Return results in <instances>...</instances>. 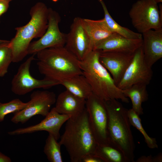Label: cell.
Instances as JSON below:
<instances>
[{
  "instance_id": "1",
  "label": "cell",
  "mask_w": 162,
  "mask_h": 162,
  "mask_svg": "<svg viewBox=\"0 0 162 162\" xmlns=\"http://www.w3.org/2000/svg\"><path fill=\"white\" fill-rule=\"evenodd\" d=\"M59 143L65 148L71 162H81L83 158L94 153L98 144L90 126L86 109L66 122Z\"/></svg>"
},
{
  "instance_id": "2",
  "label": "cell",
  "mask_w": 162,
  "mask_h": 162,
  "mask_svg": "<svg viewBox=\"0 0 162 162\" xmlns=\"http://www.w3.org/2000/svg\"><path fill=\"white\" fill-rule=\"evenodd\" d=\"M37 63L44 78L58 82L82 72L80 61L64 46L46 49L38 52Z\"/></svg>"
},
{
  "instance_id": "3",
  "label": "cell",
  "mask_w": 162,
  "mask_h": 162,
  "mask_svg": "<svg viewBox=\"0 0 162 162\" xmlns=\"http://www.w3.org/2000/svg\"><path fill=\"white\" fill-rule=\"evenodd\" d=\"M99 51H92L79 65L82 74L90 86L93 93L104 101L120 100L128 103L129 100L116 84L110 73L99 60Z\"/></svg>"
},
{
  "instance_id": "4",
  "label": "cell",
  "mask_w": 162,
  "mask_h": 162,
  "mask_svg": "<svg viewBox=\"0 0 162 162\" xmlns=\"http://www.w3.org/2000/svg\"><path fill=\"white\" fill-rule=\"evenodd\" d=\"M108 114L110 143L124 153L129 162H134L135 145L128 118V110L115 99L104 101Z\"/></svg>"
},
{
  "instance_id": "5",
  "label": "cell",
  "mask_w": 162,
  "mask_h": 162,
  "mask_svg": "<svg viewBox=\"0 0 162 162\" xmlns=\"http://www.w3.org/2000/svg\"><path fill=\"white\" fill-rule=\"evenodd\" d=\"M49 8L42 2L36 3L31 8V18L26 25L16 27V34L9 42L13 54V62L22 61L28 55L32 40L40 38L46 32L48 26Z\"/></svg>"
},
{
  "instance_id": "6",
  "label": "cell",
  "mask_w": 162,
  "mask_h": 162,
  "mask_svg": "<svg viewBox=\"0 0 162 162\" xmlns=\"http://www.w3.org/2000/svg\"><path fill=\"white\" fill-rule=\"evenodd\" d=\"M157 4L155 0H138L133 4L129 16L138 33L162 28V18Z\"/></svg>"
},
{
  "instance_id": "7",
  "label": "cell",
  "mask_w": 162,
  "mask_h": 162,
  "mask_svg": "<svg viewBox=\"0 0 162 162\" xmlns=\"http://www.w3.org/2000/svg\"><path fill=\"white\" fill-rule=\"evenodd\" d=\"M89 124L98 145L110 143L108 114L104 101L92 92L86 100Z\"/></svg>"
},
{
  "instance_id": "8",
  "label": "cell",
  "mask_w": 162,
  "mask_h": 162,
  "mask_svg": "<svg viewBox=\"0 0 162 162\" xmlns=\"http://www.w3.org/2000/svg\"><path fill=\"white\" fill-rule=\"evenodd\" d=\"M34 55L29 57L20 65L13 77L11 89L16 94L23 95L36 89L47 88L60 84L58 82L45 78L38 80L31 75L30 69L32 62L34 59Z\"/></svg>"
},
{
  "instance_id": "9",
  "label": "cell",
  "mask_w": 162,
  "mask_h": 162,
  "mask_svg": "<svg viewBox=\"0 0 162 162\" xmlns=\"http://www.w3.org/2000/svg\"><path fill=\"white\" fill-rule=\"evenodd\" d=\"M56 100V94L53 92L47 90L34 91L31 94L30 100L27 102L26 106L14 113L11 121L15 124H24L36 115L45 117L55 103Z\"/></svg>"
},
{
  "instance_id": "10",
  "label": "cell",
  "mask_w": 162,
  "mask_h": 162,
  "mask_svg": "<svg viewBox=\"0 0 162 162\" xmlns=\"http://www.w3.org/2000/svg\"><path fill=\"white\" fill-rule=\"evenodd\" d=\"M61 21L59 14L51 8H49L48 26L44 34L38 40L31 42L28 55L36 54L43 50L64 46L66 34L61 32L59 24Z\"/></svg>"
},
{
  "instance_id": "11",
  "label": "cell",
  "mask_w": 162,
  "mask_h": 162,
  "mask_svg": "<svg viewBox=\"0 0 162 162\" xmlns=\"http://www.w3.org/2000/svg\"><path fill=\"white\" fill-rule=\"evenodd\" d=\"M152 75V67L147 64L144 59L141 46L134 52L131 62L117 86L122 90L136 84L147 86L150 83Z\"/></svg>"
},
{
  "instance_id": "12",
  "label": "cell",
  "mask_w": 162,
  "mask_h": 162,
  "mask_svg": "<svg viewBox=\"0 0 162 162\" xmlns=\"http://www.w3.org/2000/svg\"><path fill=\"white\" fill-rule=\"evenodd\" d=\"M64 47L79 61L83 60L93 50V46L89 36L84 29L81 18H74L70 30L66 34Z\"/></svg>"
},
{
  "instance_id": "13",
  "label": "cell",
  "mask_w": 162,
  "mask_h": 162,
  "mask_svg": "<svg viewBox=\"0 0 162 162\" xmlns=\"http://www.w3.org/2000/svg\"><path fill=\"white\" fill-rule=\"evenodd\" d=\"M70 117L68 115L58 113L54 107L39 123L29 127L19 128L8 132L11 135L32 133L45 131L52 134L57 140L60 137V130L63 124Z\"/></svg>"
},
{
  "instance_id": "14",
  "label": "cell",
  "mask_w": 162,
  "mask_h": 162,
  "mask_svg": "<svg viewBox=\"0 0 162 162\" xmlns=\"http://www.w3.org/2000/svg\"><path fill=\"white\" fill-rule=\"evenodd\" d=\"M99 51L100 63L110 73L117 86L131 62L134 53Z\"/></svg>"
},
{
  "instance_id": "15",
  "label": "cell",
  "mask_w": 162,
  "mask_h": 162,
  "mask_svg": "<svg viewBox=\"0 0 162 162\" xmlns=\"http://www.w3.org/2000/svg\"><path fill=\"white\" fill-rule=\"evenodd\" d=\"M142 39H129L113 33L107 38L96 43L93 50L134 53L142 46Z\"/></svg>"
},
{
  "instance_id": "16",
  "label": "cell",
  "mask_w": 162,
  "mask_h": 162,
  "mask_svg": "<svg viewBox=\"0 0 162 162\" xmlns=\"http://www.w3.org/2000/svg\"><path fill=\"white\" fill-rule=\"evenodd\" d=\"M142 35V47L144 59L152 67L162 57V28L149 30Z\"/></svg>"
},
{
  "instance_id": "17",
  "label": "cell",
  "mask_w": 162,
  "mask_h": 162,
  "mask_svg": "<svg viewBox=\"0 0 162 162\" xmlns=\"http://www.w3.org/2000/svg\"><path fill=\"white\" fill-rule=\"evenodd\" d=\"M86 100L76 96L66 90L58 96L54 108L60 114L74 117L80 114L86 109Z\"/></svg>"
},
{
  "instance_id": "18",
  "label": "cell",
  "mask_w": 162,
  "mask_h": 162,
  "mask_svg": "<svg viewBox=\"0 0 162 162\" xmlns=\"http://www.w3.org/2000/svg\"><path fill=\"white\" fill-rule=\"evenodd\" d=\"M82 25L89 36L93 46L113 33L107 26L104 18L98 20L81 18Z\"/></svg>"
},
{
  "instance_id": "19",
  "label": "cell",
  "mask_w": 162,
  "mask_h": 162,
  "mask_svg": "<svg viewBox=\"0 0 162 162\" xmlns=\"http://www.w3.org/2000/svg\"><path fill=\"white\" fill-rule=\"evenodd\" d=\"M60 84L71 94L86 100L93 92L90 86L82 74L65 80Z\"/></svg>"
},
{
  "instance_id": "20",
  "label": "cell",
  "mask_w": 162,
  "mask_h": 162,
  "mask_svg": "<svg viewBox=\"0 0 162 162\" xmlns=\"http://www.w3.org/2000/svg\"><path fill=\"white\" fill-rule=\"evenodd\" d=\"M146 87L145 84H136L122 90L124 96L130 99L132 109L139 116L143 114L142 104L148 99Z\"/></svg>"
},
{
  "instance_id": "21",
  "label": "cell",
  "mask_w": 162,
  "mask_h": 162,
  "mask_svg": "<svg viewBox=\"0 0 162 162\" xmlns=\"http://www.w3.org/2000/svg\"><path fill=\"white\" fill-rule=\"evenodd\" d=\"M94 154L103 162H129L120 149L110 143L98 145Z\"/></svg>"
},
{
  "instance_id": "22",
  "label": "cell",
  "mask_w": 162,
  "mask_h": 162,
  "mask_svg": "<svg viewBox=\"0 0 162 162\" xmlns=\"http://www.w3.org/2000/svg\"><path fill=\"white\" fill-rule=\"evenodd\" d=\"M101 5L104 13V19L108 28L113 33L120 34L126 38L138 39H142V34L135 32L119 24L110 14L103 0H98Z\"/></svg>"
},
{
  "instance_id": "23",
  "label": "cell",
  "mask_w": 162,
  "mask_h": 162,
  "mask_svg": "<svg viewBox=\"0 0 162 162\" xmlns=\"http://www.w3.org/2000/svg\"><path fill=\"white\" fill-rule=\"evenodd\" d=\"M61 145L55 138L49 134L46 140L44 152L51 162H62L61 151Z\"/></svg>"
},
{
  "instance_id": "24",
  "label": "cell",
  "mask_w": 162,
  "mask_h": 162,
  "mask_svg": "<svg viewBox=\"0 0 162 162\" xmlns=\"http://www.w3.org/2000/svg\"><path fill=\"white\" fill-rule=\"evenodd\" d=\"M128 114L131 125L136 128L142 134L148 147L151 149L158 148V146L156 139L148 135L142 126L139 116L132 108L128 110Z\"/></svg>"
},
{
  "instance_id": "25",
  "label": "cell",
  "mask_w": 162,
  "mask_h": 162,
  "mask_svg": "<svg viewBox=\"0 0 162 162\" xmlns=\"http://www.w3.org/2000/svg\"><path fill=\"white\" fill-rule=\"evenodd\" d=\"M9 41L0 42V77L7 73L9 67L13 60L12 51L9 45Z\"/></svg>"
},
{
  "instance_id": "26",
  "label": "cell",
  "mask_w": 162,
  "mask_h": 162,
  "mask_svg": "<svg viewBox=\"0 0 162 162\" xmlns=\"http://www.w3.org/2000/svg\"><path fill=\"white\" fill-rule=\"evenodd\" d=\"M28 103H24L18 98L14 99L6 103L0 102V122H3L7 114H14L25 108Z\"/></svg>"
},
{
  "instance_id": "27",
  "label": "cell",
  "mask_w": 162,
  "mask_h": 162,
  "mask_svg": "<svg viewBox=\"0 0 162 162\" xmlns=\"http://www.w3.org/2000/svg\"><path fill=\"white\" fill-rule=\"evenodd\" d=\"M162 154L160 153L155 157L152 155L148 156H143L138 158L135 161L136 162H161Z\"/></svg>"
},
{
  "instance_id": "28",
  "label": "cell",
  "mask_w": 162,
  "mask_h": 162,
  "mask_svg": "<svg viewBox=\"0 0 162 162\" xmlns=\"http://www.w3.org/2000/svg\"><path fill=\"white\" fill-rule=\"evenodd\" d=\"M81 162H103L99 158L94 154H88L84 156Z\"/></svg>"
},
{
  "instance_id": "29",
  "label": "cell",
  "mask_w": 162,
  "mask_h": 162,
  "mask_svg": "<svg viewBox=\"0 0 162 162\" xmlns=\"http://www.w3.org/2000/svg\"><path fill=\"white\" fill-rule=\"evenodd\" d=\"M9 2L7 0H0V16L7 11Z\"/></svg>"
},
{
  "instance_id": "30",
  "label": "cell",
  "mask_w": 162,
  "mask_h": 162,
  "mask_svg": "<svg viewBox=\"0 0 162 162\" xmlns=\"http://www.w3.org/2000/svg\"><path fill=\"white\" fill-rule=\"evenodd\" d=\"M11 162V160L10 158L0 152V162Z\"/></svg>"
},
{
  "instance_id": "31",
  "label": "cell",
  "mask_w": 162,
  "mask_h": 162,
  "mask_svg": "<svg viewBox=\"0 0 162 162\" xmlns=\"http://www.w3.org/2000/svg\"><path fill=\"white\" fill-rule=\"evenodd\" d=\"M157 3L162 2V0H155Z\"/></svg>"
},
{
  "instance_id": "32",
  "label": "cell",
  "mask_w": 162,
  "mask_h": 162,
  "mask_svg": "<svg viewBox=\"0 0 162 162\" xmlns=\"http://www.w3.org/2000/svg\"><path fill=\"white\" fill-rule=\"evenodd\" d=\"M6 40H0V42H4L6 41Z\"/></svg>"
},
{
  "instance_id": "33",
  "label": "cell",
  "mask_w": 162,
  "mask_h": 162,
  "mask_svg": "<svg viewBox=\"0 0 162 162\" xmlns=\"http://www.w3.org/2000/svg\"><path fill=\"white\" fill-rule=\"evenodd\" d=\"M52 1L54 2H57L58 0H52Z\"/></svg>"
},
{
  "instance_id": "34",
  "label": "cell",
  "mask_w": 162,
  "mask_h": 162,
  "mask_svg": "<svg viewBox=\"0 0 162 162\" xmlns=\"http://www.w3.org/2000/svg\"><path fill=\"white\" fill-rule=\"evenodd\" d=\"M7 0L8 1V2H10V1H12L13 0Z\"/></svg>"
}]
</instances>
